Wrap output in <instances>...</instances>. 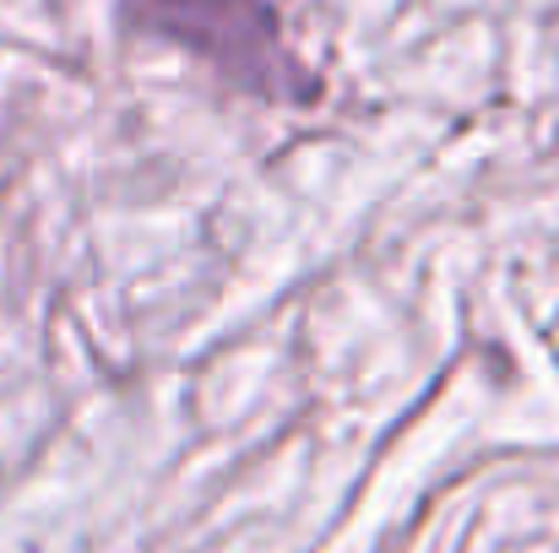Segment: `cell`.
I'll list each match as a JSON object with an SVG mask.
<instances>
[{
	"label": "cell",
	"instance_id": "obj_1",
	"mask_svg": "<svg viewBox=\"0 0 559 553\" xmlns=\"http://www.w3.org/2000/svg\"><path fill=\"white\" fill-rule=\"evenodd\" d=\"M131 16L261 98H316V82L288 60L277 11L266 0H126Z\"/></svg>",
	"mask_w": 559,
	"mask_h": 553
}]
</instances>
